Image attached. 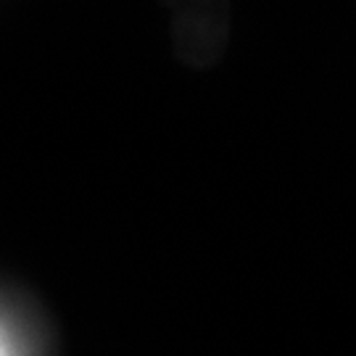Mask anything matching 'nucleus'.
Listing matches in <instances>:
<instances>
[{"mask_svg":"<svg viewBox=\"0 0 356 356\" xmlns=\"http://www.w3.org/2000/svg\"><path fill=\"white\" fill-rule=\"evenodd\" d=\"M0 356H3V348H0Z\"/></svg>","mask_w":356,"mask_h":356,"instance_id":"obj_1","label":"nucleus"}]
</instances>
